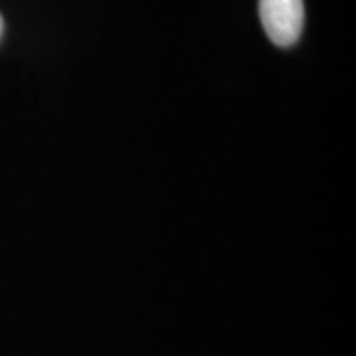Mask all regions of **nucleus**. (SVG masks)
<instances>
[{"label":"nucleus","instance_id":"f257e3e1","mask_svg":"<svg viewBox=\"0 0 356 356\" xmlns=\"http://www.w3.org/2000/svg\"><path fill=\"white\" fill-rule=\"evenodd\" d=\"M259 18L267 38L280 48L293 46L305 24L303 0H259Z\"/></svg>","mask_w":356,"mask_h":356},{"label":"nucleus","instance_id":"f03ea898","mask_svg":"<svg viewBox=\"0 0 356 356\" xmlns=\"http://www.w3.org/2000/svg\"><path fill=\"white\" fill-rule=\"evenodd\" d=\"M2 32H4V22H2V16H0V36H2Z\"/></svg>","mask_w":356,"mask_h":356}]
</instances>
